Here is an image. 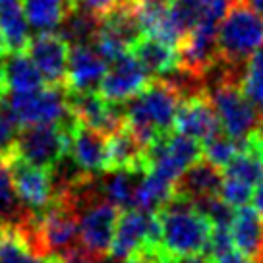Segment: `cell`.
<instances>
[{
    "label": "cell",
    "mask_w": 263,
    "mask_h": 263,
    "mask_svg": "<svg viewBox=\"0 0 263 263\" xmlns=\"http://www.w3.org/2000/svg\"><path fill=\"white\" fill-rule=\"evenodd\" d=\"M184 95L168 80H153L145 89L122 103L126 126L147 147L174 128Z\"/></svg>",
    "instance_id": "1"
},
{
    "label": "cell",
    "mask_w": 263,
    "mask_h": 263,
    "mask_svg": "<svg viewBox=\"0 0 263 263\" xmlns=\"http://www.w3.org/2000/svg\"><path fill=\"white\" fill-rule=\"evenodd\" d=\"M161 222V248L171 257H184L205 252L211 222L194 203L174 196L157 213Z\"/></svg>",
    "instance_id": "2"
},
{
    "label": "cell",
    "mask_w": 263,
    "mask_h": 263,
    "mask_svg": "<svg viewBox=\"0 0 263 263\" xmlns=\"http://www.w3.org/2000/svg\"><path fill=\"white\" fill-rule=\"evenodd\" d=\"M263 47V16L232 2L217 31L219 62L242 76L244 66Z\"/></svg>",
    "instance_id": "3"
},
{
    "label": "cell",
    "mask_w": 263,
    "mask_h": 263,
    "mask_svg": "<svg viewBox=\"0 0 263 263\" xmlns=\"http://www.w3.org/2000/svg\"><path fill=\"white\" fill-rule=\"evenodd\" d=\"M76 118L64 124H39L20 132L14 147L16 159L45 171L54 168L70 149V130Z\"/></svg>",
    "instance_id": "4"
},
{
    "label": "cell",
    "mask_w": 263,
    "mask_h": 263,
    "mask_svg": "<svg viewBox=\"0 0 263 263\" xmlns=\"http://www.w3.org/2000/svg\"><path fill=\"white\" fill-rule=\"evenodd\" d=\"M37 232L43 250L54 259L62 257L80 244V209L68 197H54V201L37 215Z\"/></svg>",
    "instance_id": "5"
},
{
    "label": "cell",
    "mask_w": 263,
    "mask_h": 263,
    "mask_svg": "<svg viewBox=\"0 0 263 263\" xmlns=\"http://www.w3.org/2000/svg\"><path fill=\"white\" fill-rule=\"evenodd\" d=\"M203 159L201 143L182 134L163 136L145 149V171L176 184L192 164Z\"/></svg>",
    "instance_id": "6"
},
{
    "label": "cell",
    "mask_w": 263,
    "mask_h": 263,
    "mask_svg": "<svg viewBox=\"0 0 263 263\" xmlns=\"http://www.w3.org/2000/svg\"><path fill=\"white\" fill-rule=\"evenodd\" d=\"M8 105L20 126H39V124H64L74 115L68 107V93L60 87H41L31 93L10 95Z\"/></svg>",
    "instance_id": "7"
},
{
    "label": "cell",
    "mask_w": 263,
    "mask_h": 263,
    "mask_svg": "<svg viewBox=\"0 0 263 263\" xmlns=\"http://www.w3.org/2000/svg\"><path fill=\"white\" fill-rule=\"evenodd\" d=\"M149 248H161V222L157 213H145L140 209L122 211L108 255L112 259H128Z\"/></svg>",
    "instance_id": "8"
},
{
    "label": "cell",
    "mask_w": 263,
    "mask_h": 263,
    "mask_svg": "<svg viewBox=\"0 0 263 263\" xmlns=\"http://www.w3.org/2000/svg\"><path fill=\"white\" fill-rule=\"evenodd\" d=\"M120 211L107 199H93L80 209V244L87 252L105 259L115 242Z\"/></svg>",
    "instance_id": "9"
},
{
    "label": "cell",
    "mask_w": 263,
    "mask_h": 263,
    "mask_svg": "<svg viewBox=\"0 0 263 263\" xmlns=\"http://www.w3.org/2000/svg\"><path fill=\"white\" fill-rule=\"evenodd\" d=\"M10 171L20 205L33 215H41L54 201V182L50 171L39 168L10 157Z\"/></svg>",
    "instance_id": "10"
},
{
    "label": "cell",
    "mask_w": 263,
    "mask_h": 263,
    "mask_svg": "<svg viewBox=\"0 0 263 263\" xmlns=\"http://www.w3.org/2000/svg\"><path fill=\"white\" fill-rule=\"evenodd\" d=\"M68 107L78 122L85 124L105 136H112L115 132L126 126L124 107L120 108L118 103L107 101L99 91L68 93Z\"/></svg>",
    "instance_id": "11"
},
{
    "label": "cell",
    "mask_w": 263,
    "mask_h": 263,
    "mask_svg": "<svg viewBox=\"0 0 263 263\" xmlns=\"http://www.w3.org/2000/svg\"><path fill=\"white\" fill-rule=\"evenodd\" d=\"M151 82L153 78L147 74V70L132 52H128L108 64L107 74L99 85V93L110 103L122 105L141 93Z\"/></svg>",
    "instance_id": "12"
},
{
    "label": "cell",
    "mask_w": 263,
    "mask_h": 263,
    "mask_svg": "<svg viewBox=\"0 0 263 263\" xmlns=\"http://www.w3.org/2000/svg\"><path fill=\"white\" fill-rule=\"evenodd\" d=\"M70 50L72 47L57 31H45L33 35L25 52L41 72L43 82L52 87H60L66 80Z\"/></svg>",
    "instance_id": "13"
},
{
    "label": "cell",
    "mask_w": 263,
    "mask_h": 263,
    "mask_svg": "<svg viewBox=\"0 0 263 263\" xmlns=\"http://www.w3.org/2000/svg\"><path fill=\"white\" fill-rule=\"evenodd\" d=\"M174 130L176 134L188 136L199 143H205L211 138L222 134L217 112H215L205 91H199V93L182 99L176 122H174Z\"/></svg>",
    "instance_id": "14"
},
{
    "label": "cell",
    "mask_w": 263,
    "mask_h": 263,
    "mask_svg": "<svg viewBox=\"0 0 263 263\" xmlns=\"http://www.w3.org/2000/svg\"><path fill=\"white\" fill-rule=\"evenodd\" d=\"M70 159L85 176L108 171V136L74 120L70 130Z\"/></svg>",
    "instance_id": "15"
},
{
    "label": "cell",
    "mask_w": 263,
    "mask_h": 263,
    "mask_svg": "<svg viewBox=\"0 0 263 263\" xmlns=\"http://www.w3.org/2000/svg\"><path fill=\"white\" fill-rule=\"evenodd\" d=\"M107 68L108 62L93 45L72 47L64 80L66 91L68 93L99 91V85L107 74Z\"/></svg>",
    "instance_id": "16"
},
{
    "label": "cell",
    "mask_w": 263,
    "mask_h": 263,
    "mask_svg": "<svg viewBox=\"0 0 263 263\" xmlns=\"http://www.w3.org/2000/svg\"><path fill=\"white\" fill-rule=\"evenodd\" d=\"M221 186L222 171L215 164L207 163L205 159H201L178 178L174 186V196L184 197L186 201L197 205L205 199L221 196Z\"/></svg>",
    "instance_id": "17"
},
{
    "label": "cell",
    "mask_w": 263,
    "mask_h": 263,
    "mask_svg": "<svg viewBox=\"0 0 263 263\" xmlns=\"http://www.w3.org/2000/svg\"><path fill=\"white\" fill-rule=\"evenodd\" d=\"M140 60V64L147 70L153 80H166L180 70L178 47L159 39L155 35H143L130 50Z\"/></svg>",
    "instance_id": "18"
},
{
    "label": "cell",
    "mask_w": 263,
    "mask_h": 263,
    "mask_svg": "<svg viewBox=\"0 0 263 263\" xmlns=\"http://www.w3.org/2000/svg\"><path fill=\"white\" fill-rule=\"evenodd\" d=\"M230 234L236 252L259 263L263 257V217L254 207L246 205L236 209Z\"/></svg>",
    "instance_id": "19"
},
{
    "label": "cell",
    "mask_w": 263,
    "mask_h": 263,
    "mask_svg": "<svg viewBox=\"0 0 263 263\" xmlns=\"http://www.w3.org/2000/svg\"><path fill=\"white\" fill-rule=\"evenodd\" d=\"M2 66V82L4 89L10 95L16 93H31L43 87V76L27 57V52H12L0 60Z\"/></svg>",
    "instance_id": "20"
},
{
    "label": "cell",
    "mask_w": 263,
    "mask_h": 263,
    "mask_svg": "<svg viewBox=\"0 0 263 263\" xmlns=\"http://www.w3.org/2000/svg\"><path fill=\"white\" fill-rule=\"evenodd\" d=\"M145 145L124 126L108 136V171H145Z\"/></svg>",
    "instance_id": "21"
},
{
    "label": "cell",
    "mask_w": 263,
    "mask_h": 263,
    "mask_svg": "<svg viewBox=\"0 0 263 263\" xmlns=\"http://www.w3.org/2000/svg\"><path fill=\"white\" fill-rule=\"evenodd\" d=\"M0 29L6 37L10 52H25L31 41L24 0H0Z\"/></svg>",
    "instance_id": "22"
},
{
    "label": "cell",
    "mask_w": 263,
    "mask_h": 263,
    "mask_svg": "<svg viewBox=\"0 0 263 263\" xmlns=\"http://www.w3.org/2000/svg\"><path fill=\"white\" fill-rule=\"evenodd\" d=\"M72 10V0H24L27 24L37 33L58 29Z\"/></svg>",
    "instance_id": "23"
},
{
    "label": "cell",
    "mask_w": 263,
    "mask_h": 263,
    "mask_svg": "<svg viewBox=\"0 0 263 263\" xmlns=\"http://www.w3.org/2000/svg\"><path fill=\"white\" fill-rule=\"evenodd\" d=\"M145 171H110L107 178L99 182L103 197L118 209H134L136 192Z\"/></svg>",
    "instance_id": "24"
},
{
    "label": "cell",
    "mask_w": 263,
    "mask_h": 263,
    "mask_svg": "<svg viewBox=\"0 0 263 263\" xmlns=\"http://www.w3.org/2000/svg\"><path fill=\"white\" fill-rule=\"evenodd\" d=\"M174 186L176 184L164 180L159 174L145 171L136 192L134 209H140L145 213H159L174 197Z\"/></svg>",
    "instance_id": "25"
},
{
    "label": "cell",
    "mask_w": 263,
    "mask_h": 263,
    "mask_svg": "<svg viewBox=\"0 0 263 263\" xmlns=\"http://www.w3.org/2000/svg\"><path fill=\"white\" fill-rule=\"evenodd\" d=\"M99 24H101V20L93 14L74 8L64 17V22L60 24L57 33L70 47H87V45H95Z\"/></svg>",
    "instance_id": "26"
},
{
    "label": "cell",
    "mask_w": 263,
    "mask_h": 263,
    "mask_svg": "<svg viewBox=\"0 0 263 263\" xmlns=\"http://www.w3.org/2000/svg\"><path fill=\"white\" fill-rule=\"evenodd\" d=\"M24 213V207L20 205L10 171V159L0 157V224L14 222Z\"/></svg>",
    "instance_id": "27"
},
{
    "label": "cell",
    "mask_w": 263,
    "mask_h": 263,
    "mask_svg": "<svg viewBox=\"0 0 263 263\" xmlns=\"http://www.w3.org/2000/svg\"><path fill=\"white\" fill-rule=\"evenodd\" d=\"M240 87L257 108V112L263 115V47L244 66Z\"/></svg>",
    "instance_id": "28"
},
{
    "label": "cell",
    "mask_w": 263,
    "mask_h": 263,
    "mask_svg": "<svg viewBox=\"0 0 263 263\" xmlns=\"http://www.w3.org/2000/svg\"><path fill=\"white\" fill-rule=\"evenodd\" d=\"M242 143L244 141L232 140L227 134H219V136H215V138L203 143V159L222 171V168L229 166V163L234 157L238 155Z\"/></svg>",
    "instance_id": "29"
},
{
    "label": "cell",
    "mask_w": 263,
    "mask_h": 263,
    "mask_svg": "<svg viewBox=\"0 0 263 263\" xmlns=\"http://www.w3.org/2000/svg\"><path fill=\"white\" fill-rule=\"evenodd\" d=\"M17 136H20V122L10 108L8 99L0 95V157L10 159L14 155Z\"/></svg>",
    "instance_id": "30"
},
{
    "label": "cell",
    "mask_w": 263,
    "mask_h": 263,
    "mask_svg": "<svg viewBox=\"0 0 263 263\" xmlns=\"http://www.w3.org/2000/svg\"><path fill=\"white\" fill-rule=\"evenodd\" d=\"M197 209L207 217V221L211 222V227H227L230 229V224L234 221L236 209L230 207L227 201H222L221 197H211L205 199L201 203H197Z\"/></svg>",
    "instance_id": "31"
},
{
    "label": "cell",
    "mask_w": 263,
    "mask_h": 263,
    "mask_svg": "<svg viewBox=\"0 0 263 263\" xmlns=\"http://www.w3.org/2000/svg\"><path fill=\"white\" fill-rule=\"evenodd\" d=\"M222 201H227L230 207L240 209V207H246L252 197H254V186L238 182L234 178H227L222 176V186H221V196Z\"/></svg>",
    "instance_id": "32"
},
{
    "label": "cell",
    "mask_w": 263,
    "mask_h": 263,
    "mask_svg": "<svg viewBox=\"0 0 263 263\" xmlns=\"http://www.w3.org/2000/svg\"><path fill=\"white\" fill-rule=\"evenodd\" d=\"M234 250V242H232V234H230V229L227 227H213L211 230V236H209V242H207L205 252L207 255L217 261L221 259L222 255L230 254Z\"/></svg>",
    "instance_id": "33"
},
{
    "label": "cell",
    "mask_w": 263,
    "mask_h": 263,
    "mask_svg": "<svg viewBox=\"0 0 263 263\" xmlns=\"http://www.w3.org/2000/svg\"><path fill=\"white\" fill-rule=\"evenodd\" d=\"M126 2H130V0H72L74 8H80L83 12H87V14H93L99 20L103 16H107L108 12L116 10L118 6L126 4Z\"/></svg>",
    "instance_id": "34"
},
{
    "label": "cell",
    "mask_w": 263,
    "mask_h": 263,
    "mask_svg": "<svg viewBox=\"0 0 263 263\" xmlns=\"http://www.w3.org/2000/svg\"><path fill=\"white\" fill-rule=\"evenodd\" d=\"M103 259H99L95 255L87 252L82 244L74 246L72 250H68L62 257H58V263H101Z\"/></svg>",
    "instance_id": "35"
},
{
    "label": "cell",
    "mask_w": 263,
    "mask_h": 263,
    "mask_svg": "<svg viewBox=\"0 0 263 263\" xmlns=\"http://www.w3.org/2000/svg\"><path fill=\"white\" fill-rule=\"evenodd\" d=\"M215 263H257V261L250 259V257H246V255H242L240 252H236V250H232L230 254L222 255L221 259H217Z\"/></svg>",
    "instance_id": "36"
},
{
    "label": "cell",
    "mask_w": 263,
    "mask_h": 263,
    "mask_svg": "<svg viewBox=\"0 0 263 263\" xmlns=\"http://www.w3.org/2000/svg\"><path fill=\"white\" fill-rule=\"evenodd\" d=\"M173 263H215L209 255L203 254H194V255H184V257H174Z\"/></svg>",
    "instance_id": "37"
},
{
    "label": "cell",
    "mask_w": 263,
    "mask_h": 263,
    "mask_svg": "<svg viewBox=\"0 0 263 263\" xmlns=\"http://www.w3.org/2000/svg\"><path fill=\"white\" fill-rule=\"evenodd\" d=\"M252 201H254V209L263 217V178L257 182V186L254 188V197H252Z\"/></svg>",
    "instance_id": "38"
},
{
    "label": "cell",
    "mask_w": 263,
    "mask_h": 263,
    "mask_svg": "<svg viewBox=\"0 0 263 263\" xmlns=\"http://www.w3.org/2000/svg\"><path fill=\"white\" fill-rule=\"evenodd\" d=\"M234 2H240V4H244V6L254 10L255 14L263 16V0H234Z\"/></svg>",
    "instance_id": "39"
},
{
    "label": "cell",
    "mask_w": 263,
    "mask_h": 263,
    "mask_svg": "<svg viewBox=\"0 0 263 263\" xmlns=\"http://www.w3.org/2000/svg\"><path fill=\"white\" fill-rule=\"evenodd\" d=\"M8 52H10L8 43H6V37H4V33H2V29H0V58L6 57Z\"/></svg>",
    "instance_id": "40"
},
{
    "label": "cell",
    "mask_w": 263,
    "mask_h": 263,
    "mask_svg": "<svg viewBox=\"0 0 263 263\" xmlns=\"http://www.w3.org/2000/svg\"><path fill=\"white\" fill-rule=\"evenodd\" d=\"M122 263H149L147 261V257L143 254H140V255H134V257H128V259H124Z\"/></svg>",
    "instance_id": "41"
},
{
    "label": "cell",
    "mask_w": 263,
    "mask_h": 263,
    "mask_svg": "<svg viewBox=\"0 0 263 263\" xmlns=\"http://www.w3.org/2000/svg\"><path fill=\"white\" fill-rule=\"evenodd\" d=\"M254 134L257 136V140H259L263 143V120H261V124H259V128H257V130H255Z\"/></svg>",
    "instance_id": "42"
}]
</instances>
